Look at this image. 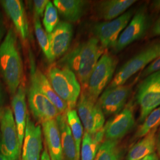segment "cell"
<instances>
[{
	"instance_id": "1",
	"label": "cell",
	"mask_w": 160,
	"mask_h": 160,
	"mask_svg": "<svg viewBox=\"0 0 160 160\" xmlns=\"http://www.w3.org/2000/svg\"><path fill=\"white\" fill-rule=\"evenodd\" d=\"M104 49L97 38L92 37L66 53L58 65L71 70L84 91L93 69L104 53Z\"/></svg>"
},
{
	"instance_id": "2",
	"label": "cell",
	"mask_w": 160,
	"mask_h": 160,
	"mask_svg": "<svg viewBox=\"0 0 160 160\" xmlns=\"http://www.w3.org/2000/svg\"><path fill=\"white\" fill-rule=\"evenodd\" d=\"M0 73L9 92L14 95L23 78V65L17 35L12 28L8 30L0 45Z\"/></svg>"
},
{
	"instance_id": "3",
	"label": "cell",
	"mask_w": 160,
	"mask_h": 160,
	"mask_svg": "<svg viewBox=\"0 0 160 160\" xmlns=\"http://www.w3.org/2000/svg\"><path fill=\"white\" fill-rule=\"evenodd\" d=\"M47 74L56 94L67 104L68 109H74L81 90L80 82L74 72L66 67L52 66Z\"/></svg>"
},
{
	"instance_id": "4",
	"label": "cell",
	"mask_w": 160,
	"mask_h": 160,
	"mask_svg": "<svg viewBox=\"0 0 160 160\" xmlns=\"http://www.w3.org/2000/svg\"><path fill=\"white\" fill-rule=\"evenodd\" d=\"M21 149L12 109H0V152L8 160H20Z\"/></svg>"
},
{
	"instance_id": "5",
	"label": "cell",
	"mask_w": 160,
	"mask_h": 160,
	"mask_svg": "<svg viewBox=\"0 0 160 160\" xmlns=\"http://www.w3.org/2000/svg\"><path fill=\"white\" fill-rule=\"evenodd\" d=\"M118 60L114 56L104 53L93 69L84 92L97 102L98 97L111 82L116 70Z\"/></svg>"
},
{
	"instance_id": "6",
	"label": "cell",
	"mask_w": 160,
	"mask_h": 160,
	"mask_svg": "<svg viewBox=\"0 0 160 160\" xmlns=\"http://www.w3.org/2000/svg\"><path fill=\"white\" fill-rule=\"evenodd\" d=\"M160 57V43L147 46L124 63L118 71L108 87L123 86L132 76Z\"/></svg>"
},
{
	"instance_id": "7",
	"label": "cell",
	"mask_w": 160,
	"mask_h": 160,
	"mask_svg": "<svg viewBox=\"0 0 160 160\" xmlns=\"http://www.w3.org/2000/svg\"><path fill=\"white\" fill-rule=\"evenodd\" d=\"M136 100L139 107L140 122L160 106V70L146 77L138 87Z\"/></svg>"
},
{
	"instance_id": "8",
	"label": "cell",
	"mask_w": 160,
	"mask_h": 160,
	"mask_svg": "<svg viewBox=\"0 0 160 160\" xmlns=\"http://www.w3.org/2000/svg\"><path fill=\"white\" fill-rule=\"evenodd\" d=\"M77 106V113L85 132L93 135L103 128L105 115L97 101L93 100L84 91L81 92Z\"/></svg>"
},
{
	"instance_id": "9",
	"label": "cell",
	"mask_w": 160,
	"mask_h": 160,
	"mask_svg": "<svg viewBox=\"0 0 160 160\" xmlns=\"http://www.w3.org/2000/svg\"><path fill=\"white\" fill-rule=\"evenodd\" d=\"M133 14V10H129L114 20L97 23L94 26L92 32L94 37L104 49L114 48L119 37L131 21Z\"/></svg>"
},
{
	"instance_id": "10",
	"label": "cell",
	"mask_w": 160,
	"mask_h": 160,
	"mask_svg": "<svg viewBox=\"0 0 160 160\" xmlns=\"http://www.w3.org/2000/svg\"><path fill=\"white\" fill-rule=\"evenodd\" d=\"M150 26V18L145 7H141L120 34L114 46L115 52L123 51L132 43L142 38Z\"/></svg>"
},
{
	"instance_id": "11",
	"label": "cell",
	"mask_w": 160,
	"mask_h": 160,
	"mask_svg": "<svg viewBox=\"0 0 160 160\" xmlns=\"http://www.w3.org/2000/svg\"><path fill=\"white\" fill-rule=\"evenodd\" d=\"M28 102L33 116L41 123L56 119L61 114L55 105L31 81L28 90Z\"/></svg>"
},
{
	"instance_id": "12",
	"label": "cell",
	"mask_w": 160,
	"mask_h": 160,
	"mask_svg": "<svg viewBox=\"0 0 160 160\" xmlns=\"http://www.w3.org/2000/svg\"><path fill=\"white\" fill-rule=\"evenodd\" d=\"M131 92L128 86L107 87L97 100L106 116H114L126 106V102Z\"/></svg>"
},
{
	"instance_id": "13",
	"label": "cell",
	"mask_w": 160,
	"mask_h": 160,
	"mask_svg": "<svg viewBox=\"0 0 160 160\" xmlns=\"http://www.w3.org/2000/svg\"><path fill=\"white\" fill-rule=\"evenodd\" d=\"M135 123L133 107L129 104L104 126V138L106 139L119 141L131 131Z\"/></svg>"
},
{
	"instance_id": "14",
	"label": "cell",
	"mask_w": 160,
	"mask_h": 160,
	"mask_svg": "<svg viewBox=\"0 0 160 160\" xmlns=\"http://www.w3.org/2000/svg\"><path fill=\"white\" fill-rule=\"evenodd\" d=\"M29 59L30 81L55 105L61 113H65L68 109L67 104L56 94L48 77L37 67L35 58L30 49L29 51Z\"/></svg>"
},
{
	"instance_id": "15",
	"label": "cell",
	"mask_w": 160,
	"mask_h": 160,
	"mask_svg": "<svg viewBox=\"0 0 160 160\" xmlns=\"http://www.w3.org/2000/svg\"><path fill=\"white\" fill-rule=\"evenodd\" d=\"M73 34V26L67 22H59L51 33L48 34L52 62L68 51Z\"/></svg>"
},
{
	"instance_id": "16",
	"label": "cell",
	"mask_w": 160,
	"mask_h": 160,
	"mask_svg": "<svg viewBox=\"0 0 160 160\" xmlns=\"http://www.w3.org/2000/svg\"><path fill=\"white\" fill-rule=\"evenodd\" d=\"M42 149L41 128L39 125H36L28 115L22 145V160H40Z\"/></svg>"
},
{
	"instance_id": "17",
	"label": "cell",
	"mask_w": 160,
	"mask_h": 160,
	"mask_svg": "<svg viewBox=\"0 0 160 160\" xmlns=\"http://www.w3.org/2000/svg\"><path fill=\"white\" fill-rule=\"evenodd\" d=\"M0 4L11 19L15 29L23 40L29 37V23L23 1L20 0H2Z\"/></svg>"
},
{
	"instance_id": "18",
	"label": "cell",
	"mask_w": 160,
	"mask_h": 160,
	"mask_svg": "<svg viewBox=\"0 0 160 160\" xmlns=\"http://www.w3.org/2000/svg\"><path fill=\"white\" fill-rule=\"evenodd\" d=\"M12 106L13 116L17 127L19 142L22 147L28 114L26 92L24 86L22 84L18 87L16 92L13 95Z\"/></svg>"
},
{
	"instance_id": "19",
	"label": "cell",
	"mask_w": 160,
	"mask_h": 160,
	"mask_svg": "<svg viewBox=\"0 0 160 160\" xmlns=\"http://www.w3.org/2000/svg\"><path fill=\"white\" fill-rule=\"evenodd\" d=\"M43 135L49 153L56 160H63L61 134L56 119L42 123Z\"/></svg>"
},
{
	"instance_id": "20",
	"label": "cell",
	"mask_w": 160,
	"mask_h": 160,
	"mask_svg": "<svg viewBox=\"0 0 160 160\" xmlns=\"http://www.w3.org/2000/svg\"><path fill=\"white\" fill-rule=\"evenodd\" d=\"M53 4L69 23L79 21L86 14L89 5L87 1L84 0H54Z\"/></svg>"
},
{
	"instance_id": "21",
	"label": "cell",
	"mask_w": 160,
	"mask_h": 160,
	"mask_svg": "<svg viewBox=\"0 0 160 160\" xmlns=\"http://www.w3.org/2000/svg\"><path fill=\"white\" fill-rule=\"evenodd\" d=\"M135 0H106L97 6L98 16L106 22L114 20L127 12Z\"/></svg>"
},
{
	"instance_id": "22",
	"label": "cell",
	"mask_w": 160,
	"mask_h": 160,
	"mask_svg": "<svg viewBox=\"0 0 160 160\" xmlns=\"http://www.w3.org/2000/svg\"><path fill=\"white\" fill-rule=\"evenodd\" d=\"M59 126L63 157L65 160H80L78 157L74 139L69 126L65 113H61L57 117Z\"/></svg>"
},
{
	"instance_id": "23",
	"label": "cell",
	"mask_w": 160,
	"mask_h": 160,
	"mask_svg": "<svg viewBox=\"0 0 160 160\" xmlns=\"http://www.w3.org/2000/svg\"><path fill=\"white\" fill-rule=\"evenodd\" d=\"M158 128H156L152 129L135 143L129 151L126 160H139L155 152Z\"/></svg>"
},
{
	"instance_id": "24",
	"label": "cell",
	"mask_w": 160,
	"mask_h": 160,
	"mask_svg": "<svg viewBox=\"0 0 160 160\" xmlns=\"http://www.w3.org/2000/svg\"><path fill=\"white\" fill-rule=\"evenodd\" d=\"M123 155L119 141L106 139L99 147L94 160H122Z\"/></svg>"
},
{
	"instance_id": "25",
	"label": "cell",
	"mask_w": 160,
	"mask_h": 160,
	"mask_svg": "<svg viewBox=\"0 0 160 160\" xmlns=\"http://www.w3.org/2000/svg\"><path fill=\"white\" fill-rule=\"evenodd\" d=\"M65 114L70 130L74 139L77 155L80 158L81 144L84 135L83 126L77 111L74 109H68Z\"/></svg>"
},
{
	"instance_id": "26",
	"label": "cell",
	"mask_w": 160,
	"mask_h": 160,
	"mask_svg": "<svg viewBox=\"0 0 160 160\" xmlns=\"http://www.w3.org/2000/svg\"><path fill=\"white\" fill-rule=\"evenodd\" d=\"M102 143L98 142L92 135L84 132L80 148L81 160H94Z\"/></svg>"
},
{
	"instance_id": "27",
	"label": "cell",
	"mask_w": 160,
	"mask_h": 160,
	"mask_svg": "<svg viewBox=\"0 0 160 160\" xmlns=\"http://www.w3.org/2000/svg\"><path fill=\"white\" fill-rule=\"evenodd\" d=\"M160 126V106L151 112L138 129L134 138H142L149 132Z\"/></svg>"
},
{
	"instance_id": "28",
	"label": "cell",
	"mask_w": 160,
	"mask_h": 160,
	"mask_svg": "<svg viewBox=\"0 0 160 160\" xmlns=\"http://www.w3.org/2000/svg\"><path fill=\"white\" fill-rule=\"evenodd\" d=\"M34 26L35 34L39 45L43 52L47 60L52 62L51 54L48 34L43 29L40 23V18L36 16H34Z\"/></svg>"
},
{
	"instance_id": "29",
	"label": "cell",
	"mask_w": 160,
	"mask_h": 160,
	"mask_svg": "<svg viewBox=\"0 0 160 160\" xmlns=\"http://www.w3.org/2000/svg\"><path fill=\"white\" fill-rule=\"evenodd\" d=\"M59 23V20L57 9L53 4L49 1L46 6L43 19V24L46 33L48 34L51 33Z\"/></svg>"
},
{
	"instance_id": "30",
	"label": "cell",
	"mask_w": 160,
	"mask_h": 160,
	"mask_svg": "<svg viewBox=\"0 0 160 160\" xmlns=\"http://www.w3.org/2000/svg\"><path fill=\"white\" fill-rule=\"evenodd\" d=\"M49 1L48 0H35L33 1V7H34L35 16L37 17H43L44 12L46 10V6Z\"/></svg>"
},
{
	"instance_id": "31",
	"label": "cell",
	"mask_w": 160,
	"mask_h": 160,
	"mask_svg": "<svg viewBox=\"0 0 160 160\" xmlns=\"http://www.w3.org/2000/svg\"><path fill=\"white\" fill-rule=\"evenodd\" d=\"M160 70V57L155 59L154 61L151 63L143 70L142 76L143 77H146L149 75L155 72H157Z\"/></svg>"
},
{
	"instance_id": "32",
	"label": "cell",
	"mask_w": 160,
	"mask_h": 160,
	"mask_svg": "<svg viewBox=\"0 0 160 160\" xmlns=\"http://www.w3.org/2000/svg\"><path fill=\"white\" fill-rule=\"evenodd\" d=\"M152 33L154 36H160V16L157 20L152 28Z\"/></svg>"
},
{
	"instance_id": "33",
	"label": "cell",
	"mask_w": 160,
	"mask_h": 160,
	"mask_svg": "<svg viewBox=\"0 0 160 160\" xmlns=\"http://www.w3.org/2000/svg\"><path fill=\"white\" fill-rule=\"evenodd\" d=\"M5 33H6V28L4 24L2 17L0 13V42L2 40V39L3 38Z\"/></svg>"
},
{
	"instance_id": "34",
	"label": "cell",
	"mask_w": 160,
	"mask_h": 160,
	"mask_svg": "<svg viewBox=\"0 0 160 160\" xmlns=\"http://www.w3.org/2000/svg\"><path fill=\"white\" fill-rule=\"evenodd\" d=\"M139 160H160V158L158 155L155 152H154Z\"/></svg>"
},
{
	"instance_id": "35",
	"label": "cell",
	"mask_w": 160,
	"mask_h": 160,
	"mask_svg": "<svg viewBox=\"0 0 160 160\" xmlns=\"http://www.w3.org/2000/svg\"><path fill=\"white\" fill-rule=\"evenodd\" d=\"M40 160H52L47 148H45V149L43 150L42 154L41 155Z\"/></svg>"
},
{
	"instance_id": "36",
	"label": "cell",
	"mask_w": 160,
	"mask_h": 160,
	"mask_svg": "<svg viewBox=\"0 0 160 160\" xmlns=\"http://www.w3.org/2000/svg\"><path fill=\"white\" fill-rule=\"evenodd\" d=\"M152 8H154L155 10H160V0L154 1L152 2Z\"/></svg>"
},
{
	"instance_id": "37",
	"label": "cell",
	"mask_w": 160,
	"mask_h": 160,
	"mask_svg": "<svg viewBox=\"0 0 160 160\" xmlns=\"http://www.w3.org/2000/svg\"><path fill=\"white\" fill-rule=\"evenodd\" d=\"M4 92L2 91V88L0 82V106L2 104V103L4 102Z\"/></svg>"
},
{
	"instance_id": "38",
	"label": "cell",
	"mask_w": 160,
	"mask_h": 160,
	"mask_svg": "<svg viewBox=\"0 0 160 160\" xmlns=\"http://www.w3.org/2000/svg\"><path fill=\"white\" fill-rule=\"evenodd\" d=\"M157 143L160 145V129L158 132V134L157 135Z\"/></svg>"
},
{
	"instance_id": "39",
	"label": "cell",
	"mask_w": 160,
	"mask_h": 160,
	"mask_svg": "<svg viewBox=\"0 0 160 160\" xmlns=\"http://www.w3.org/2000/svg\"><path fill=\"white\" fill-rule=\"evenodd\" d=\"M0 160H8L6 157L0 152Z\"/></svg>"
},
{
	"instance_id": "40",
	"label": "cell",
	"mask_w": 160,
	"mask_h": 160,
	"mask_svg": "<svg viewBox=\"0 0 160 160\" xmlns=\"http://www.w3.org/2000/svg\"><path fill=\"white\" fill-rule=\"evenodd\" d=\"M157 151H158V157H159V158L160 160V145H158L157 143Z\"/></svg>"
},
{
	"instance_id": "41",
	"label": "cell",
	"mask_w": 160,
	"mask_h": 160,
	"mask_svg": "<svg viewBox=\"0 0 160 160\" xmlns=\"http://www.w3.org/2000/svg\"><path fill=\"white\" fill-rule=\"evenodd\" d=\"M50 157H51V158L52 160H56L55 158H53V157H52L51 155H50Z\"/></svg>"
}]
</instances>
